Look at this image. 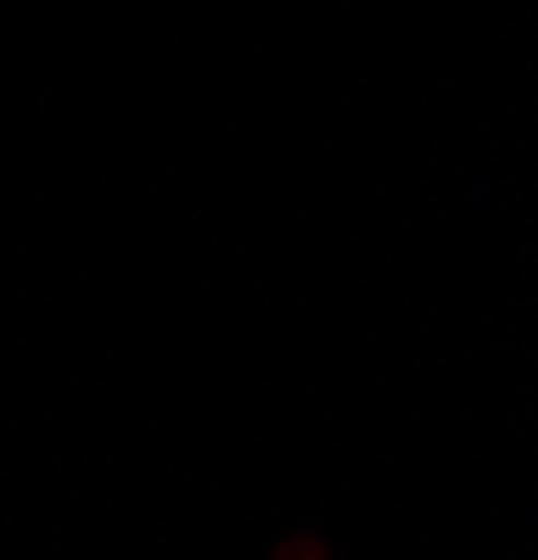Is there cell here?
Instances as JSON below:
<instances>
[{"instance_id":"obj_1","label":"cell","mask_w":538,"mask_h":560,"mask_svg":"<svg viewBox=\"0 0 538 560\" xmlns=\"http://www.w3.org/2000/svg\"><path fill=\"white\" fill-rule=\"evenodd\" d=\"M286 560H308V555H286Z\"/></svg>"}]
</instances>
